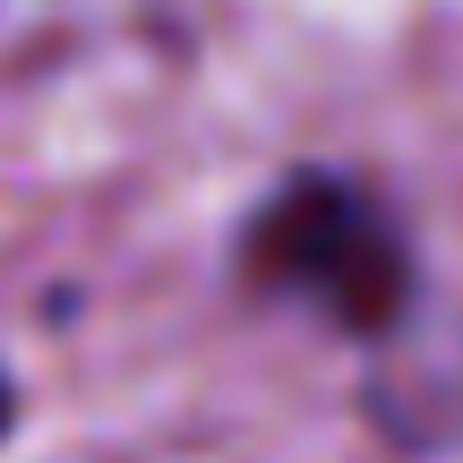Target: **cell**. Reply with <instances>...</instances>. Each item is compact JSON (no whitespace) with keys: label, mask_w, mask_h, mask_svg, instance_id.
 <instances>
[{"label":"cell","mask_w":463,"mask_h":463,"mask_svg":"<svg viewBox=\"0 0 463 463\" xmlns=\"http://www.w3.org/2000/svg\"><path fill=\"white\" fill-rule=\"evenodd\" d=\"M241 266L249 283L317 309L344 335L395 326L403 300H412V249H403L395 215L361 181H335V172L283 181L241 232Z\"/></svg>","instance_id":"cell-1"},{"label":"cell","mask_w":463,"mask_h":463,"mask_svg":"<svg viewBox=\"0 0 463 463\" xmlns=\"http://www.w3.org/2000/svg\"><path fill=\"white\" fill-rule=\"evenodd\" d=\"M9 420H17V395H9V378H0V438H9Z\"/></svg>","instance_id":"cell-2"}]
</instances>
